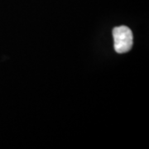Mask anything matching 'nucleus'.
<instances>
[{
	"label": "nucleus",
	"instance_id": "nucleus-1",
	"mask_svg": "<svg viewBox=\"0 0 149 149\" xmlns=\"http://www.w3.org/2000/svg\"><path fill=\"white\" fill-rule=\"evenodd\" d=\"M114 49L118 53H126L131 50L133 44V32L126 26L116 27L113 30Z\"/></svg>",
	"mask_w": 149,
	"mask_h": 149
}]
</instances>
